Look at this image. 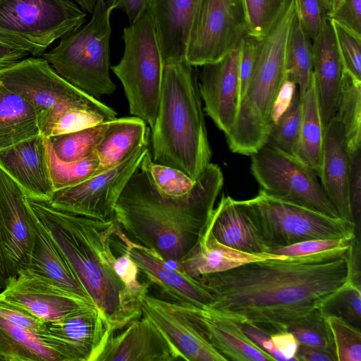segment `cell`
I'll list each match as a JSON object with an SVG mask.
<instances>
[{
	"instance_id": "7c38bea8",
	"label": "cell",
	"mask_w": 361,
	"mask_h": 361,
	"mask_svg": "<svg viewBox=\"0 0 361 361\" xmlns=\"http://www.w3.org/2000/svg\"><path fill=\"white\" fill-rule=\"evenodd\" d=\"M246 31L244 0H200L185 58L192 66L219 61L237 47Z\"/></svg>"
},
{
	"instance_id": "6da1fadb",
	"label": "cell",
	"mask_w": 361,
	"mask_h": 361,
	"mask_svg": "<svg viewBox=\"0 0 361 361\" xmlns=\"http://www.w3.org/2000/svg\"><path fill=\"white\" fill-rule=\"evenodd\" d=\"M355 243L311 255L252 262L196 278L212 297L208 307L271 334L324 307L350 280L360 281Z\"/></svg>"
},
{
	"instance_id": "6125c7cd",
	"label": "cell",
	"mask_w": 361,
	"mask_h": 361,
	"mask_svg": "<svg viewBox=\"0 0 361 361\" xmlns=\"http://www.w3.org/2000/svg\"><path fill=\"white\" fill-rule=\"evenodd\" d=\"M287 1H289V0H286Z\"/></svg>"
},
{
	"instance_id": "3957f363",
	"label": "cell",
	"mask_w": 361,
	"mask_h": 361,
	"mask_svg": "<svg viewBox=\"0 0 361 361\" xmlns=\"http://www.w3.org/2000/svg\"><path fill=\"white\" fill-rule=\"evenodd\" d=\"M31 210L66 257L105 319L111 333L142 315L128 298L114 268L110 243L118 228L114 219L101 221L53 207L47 200L26 197Z\"/></svg>"
},
{
	"instance_id": "60d3db41",
	"label": "cell",
	"mask_w": 361,
	"mask_h": 361,
	"mask_svg": "<svg viewBox=\"0 0 361 361\" xmlns=\"http://www.w3.org/2000/svg\"><path fill=\"white\" fill-rule=\"evenodd\" d=\"M326 318L333 335L337 361H360V330L340 316L327 314Z\"/></svg>"
},
{
	"instance_id": "b9f144b4",
	"label": "cell",
	"mask_w": 361,
	"mask_h": 361,
	"mask_svg": "<svg viewBox=\"0 0 361 361\" xmlns=\"http://www.w3.org/2000/svg\"><path fill=\"white\" fill-rule=\"evenodd\" d=\"M330 20L344 71L361 80V35L354 33L338 22Z\"/></svg>"
},
{
	"instance_id": "d590c367",
	"label": "cell",
	"mask_w": 361,
	"mask_h": 361,
	"mask_svg": "<svg viewBox=\"0 0 361 361\" xmlns=\"http://www.w3.org/2000/svg\"><path fill=\"white\" fill-rule=\"evenodd\" d=\"M47 142V139H46ZM49 173L54 190L78 185L97 175L99 161L96 155L75 161H63L47 142Z\"/></svg>"
},
{
	"instance_id": "ba28073f",
	"label": "cell",
	"mask_w": 361,
	"mask_h": 361,
	"mask_svg": "<svg viewBox=\"0 0 361 361\" xmlns=\"http://www.w3.org/2000/svg\"><path fill=\"white\" fill-rule=\"evenodd\" d=\"M124 51L111 66L123 85L131 115L153 128L159 102L164 61L151 11L125 27Z\"/></svg>"
},
{
	"instance_id": "91938a15",
	"label": "cell",
	"mask_w": 361,
	"mask_h": 361,
	"mask_svg": "<svg viewBox=\"0 0 361 361\" xmlns=\"http://www.w3.org/2000/svg\"><path fill=\"white\" fill-rule=\"evenodd\" d=\"M76 4L86 13H91L98 0H74Z\"/></svg>"
},
{
	"instance_id": "5b68a950",
	"label": "cell",
	"mask_w": 361,
	"mask_h": 361,
	"mask_svg": "<svg viewBox=\"0 0 361 361\" xmlns=\"http://www.w3.org/2000/svg\"><path fill=\"white\" fill-rule=\"evenodd\" d=\"M295 13V0H289L267 35L256 40L251 73L235 123L226 135L233 153L251 156L268 141L273 127V107L288 79L286 47Z\"/></svg>"
},
{
	"instance_id": "74e56055",
	"label": "cell",
	"mask_w": 361,
	"mask_h": 361,
	"mask_svg": "<svg viewBox=\"0 0 361 361\" xmlns=\"http://www.w3.org/2000/svg\"><path fill=\"white\" fill-rule=\"evenodd\" d=\"M324 307L316 308L293 323L287 329L300 344L335 350L333 335Z\"/></svg>"
},
{
	"instance_id": "83f0119b",
	"label": "cell",
	"mask_w": 361,
	"mask_h": 361,
	"mask_svg": "<svg viewBox=\"0 0 361 361\" xmlns=\"http://www.w3.org/2000/svg\"><path fill=\"white\" fill-rule=\"evenodd\" d=\"M212 234L222 244L252 254L271 253L239 200L222 195L208 223Z\"/></svg>"
},
{
	"instance_id": "681fc988",
	"label": "cell",
	"mask_w": 361,
	"mask_h": 361,
	"mask_svg": "<svg viewBox=\"0 0 361 361\" xmlns=\"http://www.w3.org/2000/svg\"><path fill=\"white\" fill-rule=\"evenodd\" d=\"M329 18L361 35V0H342Z\"/></svg>"
},
{
	"instance_id": "7a4b0ae2",
	"label": "cell",
	"mask_w": 361,
	"mask_h": 361,
	"mask_svg": "<svg viewBox=\"0 0 361 361\" xmlns=\"http://www.w3.org/2000/svg\"><path fill=\"white\" fill-rule=\"evenodd\" d=\"M223 185L220 167L209 163L189 193L169 197L157 188L141 162L116 203L114 219L133 243L180 262L204 231Z\"/></svg>"
},
{
	"instance_id": "8fae6325",
	"label": "cell",
	"mask_w": 361,
	"mask_h": 361,
	"mask_svg": "<svg viewBox=\"0 0 361 361\" xmlns=\"http://www.w3.org/2000/svg\"><path fill=\"white\" fill-rule=\"evenodd\" d=\"M250 170L260 190L268 195L340 217L316 173L294 155L264 145L251 155Z\"/></svg>"
},
{
	"instance_id": "bcb514c9",
	"label": "cell",
	"mask_w": 361,
	"mask_h": 361,
	"mask_svg": "<svg viewBox=\"0 0 361 361\" xmlns=\"http://www.w3.org/2000/svg\"><path fill=\"white\" fill-rule=\"evenodd\" d=\"M355 240V238L311 239L278 248L271 253L286 257L311 255L333 249L347 247L353 245Z\"/></svg>"
},
{
	"instance_id": "7dc6e473",
	"label": "cell",
	"mask_w": 361,
	"mask_h": 361,
	"mask_svg": "<svg viewBox=\"0 0 361 361\" xmlns=\"http://www.w3.org/2000/svg\"><path fill=\"white\" fill-rule=\"evenodd\" d=\"M106 121H109L96 112L85 109H73L59 119L52 136L79 130Z\"/></svg>"
},
{
	"instance_id": "9a60e30c",
	"label": "cell",
	"mask_w": 361,
	"mask_h": 361,
	"mask_svg": "<svg viewBox=\"0 0 361 361\" xmlns=\"http://www.w3.org/2000/svg\"><path fill=\"white\" fill-rule=\"evenodd\" d=\"M34 218L24 191L0 167V233L11 278L29 266Z\"/></svg>"
},
{
	"instance_id": "9f6ffc18",
	"label": "cell",
	"mask_w": 361,
	"mask_h": 361,
	"mask_svg": "<svg viewBox=\"0 0 361 361\" xmlns=\"http://www.w3.org/2000/svg\"><path fill=\"white\" fill-rule=\"evenodd\" d=\"M296 89L295 84L289 79H287L283 85L273 107V126L290 104Z\"/></svg>"
},
{
	"instance_id": "c3c4849f",
	"label": "cell",
	"mask_w": 361,
	"mask_h": 361,
	"mask_svg": "<svg viewBox=\"0 0 361 361\" xmlns=\"http://www.w3.org/2000/svg\"><path fill=\"white\" fill-rule=\"evenodd\" d=\"M348 190L352 212L357 224L361 210V148L349 154Z\"/></svg>"
},
{
	"instance_id": "11a10c76",
	"label": "cell",
	"mask_w": 361,
	"mask_h": 361,
	"mask_svg": "<svg viewBox=\"0 0 361 361\" xmlns=\"http://www.w3.org/2000/svg\"><path fill=\"white\" fill-rule=\"evenodd\" d=\"M295 358L300 361H337L334 350L300 343L295 353Z\"/></svg>"
},
{
	"instance_id": "6f0895ef",
	"label": "cell",
	"mask_w": 361,
	"mask_h": 361,
	"mask_svg": "<svg viewBox=\"0 0 361 361\" xmlns=\"http://www.w3.org/2000/svg\"><path fill=\"white\" fill-rule=\"evenodd\" d=\"M29 56V54L23 49L0 40V68L18 61Z\"/></svg>"
},
{
	"instance_id": "94428289",
	"label": "cell",
	"mask_w": 361,
	"mask_h": 361,
	"mask_svg": "<svg viewBox=\"0 0 361 361\" xmlns=\"http://www.w3.org/2000/svg\"><path fill=\"white\" fill-rule=\"evenodd\" d=\"M327 11L329 16L337 8L342 0H322Z\"/></svg>"
},
{
	"instance_id": "277c9868",
	"label": "cell",
	"mask_w": 361,
	"mask_h": 361,
	"mask_svg": "<svg viewBox=\"0 0 361 361\" xmlns=\"http://www.w3.org/2000/svg\"><path fill=\"white\" fill-rule=\"evenodd\" d=\"M152 130V159L196 180L212 150L193 66L186 58L164 62L158 111Z\"/></svg>"
},
{
	"instance_id": "44dd1931",
	"label": "cell",
	"mask_w": 361,
	"mask_h": 361,
	"mask_svg": "<svg viewBox=\"0 0 361 361\" xmlns=\"http://www.w3.org/2000/svg\"><path fill=\"white\" fill-rule=\"evenodd\" d=\"M44 322L0 298V361H61L39 336Z\"/></svg>"
},
{
	"instance_id": "f546056e",
	"label": "cell",
	"mask_w": 361,
	"mask_h": 361,
	"mask_svg": "<svg viewBox=\"0 0 361 361\" xmlns=\"http://www.w3.org/2000/svg\"><path fill=\"white\" fill-rule=\"evenodd\" d=\"M148 138L147 123L139 117L116 118L110 121L94 152L99 161L97 174L123 162L147 142Z\"/></svg>"
},
{
	"instance_id": "680465c9",
	"label": "cell",
	"mask_w": 361,
	"mask_h": 361,
	"mask_svg": "<svg viewBox=\"0 0 361 361\" xmlns=\"http://www.w3.org/2000/svg\"><path fill=\"white\" fill-rule=\"evenodd\" d=\"M11 278L10 268L0 233V292L6 287Z\"/></svg>"
},
{
	"instance_id": "52a82bcc",
	"label": "cell",
	"mask_w": 361,
	"mask_h": 361,
	"mask_svg": "<svg viewBox=\"0 0 361 361\" xmlns=\"http://www.w3.org/2000/svg\"><path fill=\"white\" fill-rule=\"evenodd\" d=\"M0 82L27 101L35 111L39 133L48 138L59 119L73 109L96 112L107 121L116 111L60 76L43 57L27 56L0 68Z\"/></svg>"
},
{
	"instance_id": "f907efd6",
	"label": "cell",
	"mask_w": 361,
	"mask_h": 361,
	"mask_svg": "<svg viewBox=\"0 0 361 361\" xmlns=\"http://www.w3.org/2000/svg\"><path fill=\"white\" fill-rule=\"evenodd\" d=\"M256 39L245 35L241 42L239 75L240 98L248 82L255 54Z\"/></svg>"
},
{
	"instance_id": "836d02e7",
	"label": "cell",
	"mask_w": 361,
	"mask_h": 361,
	"mask_svg": "<svg viewBox=\"0 0 361 361\" xmlns=\"http://www.w3.org/2000/svg\"><path fill=\"white\" fill-rule=\"evenodd\" d=\"M341 123L348 153L361 146V80L344 71L337 111L335 116Z\"/></svg>"
},
{
	"instance_id": "1f68e13d",
	"label": "cell",
	"mask_w": 361,
	"mask_h": 361,
	"mask_svg": "<svg viewBox=\"0 0 361 361\" xmlns=\"http://www.w3.org/2000/svg\"><path fill=\"white\" fill-rule=\"evenodd\" d=\"M324 127L313 77L302 97V119L293 155L319 176L322 164Z\"/></svg>"
},
{
	"instance_id": "7402d4cb",
	"label": "cell",
	"mask_w": 361,
	"mask_h": 361,
	"mask_svg": "<svg viewBox=\"0 0 361 361\" xmlns=\"http://www.w3.org/2000/svg\"><path fill=\"white\" fill-rule=\"evenodd\" d=\"M142 314L149 318L188 361H227L169 300L148 294L141 299Z\"/></svg>"
},
{
	"instance_id": "9c48e42d",
	"label": "cell",
	"mask_w": 361,
	"mask_h": 361,
	"mask_svg": "<svg viewBox=\"0 0 361 361\" xmlns=\"http://www.w3.org/2000/svg\"><path fill=\"white\" fill-rule=\"evenodd\" d=\"M239 202L271 253L307 240L356 237L353 221L274 198L261 190L253 198Z\"/></svg>"
},
{
	"instance_id": "f35d334b",
	"label": "cell",
	"mask_w": 361,
	"mask_h": 361,
	"mask_svg": "<svg viewBox=\"0 0 361 361\" xmlns=\"http://www.w3.org/2000/svg\"><path fill=\"white\" fill-rule=\"evenodd\" d=\"M286 0H244L246 35L256 40L263 38L274 25L287 4Z\"/></svg>"
},
{
	"instance_id": "d6986e66",
	"label": "cell",
	"mask_w": 361,
	"mask_h": 361,
	"mask_svg": "<svg viewBox=\"0 0 361 361\" xmlns=\"http://www.w3.org/2000/svg\"><path fill=\"white\" fill-rule=\"evenodd\" d=\"M170 302L226 360H274L257 346L245 334L241 324L232 318L208 306L200 308Z\"/></svg>"
},
{
	"instance_id": "2e32d148",
	"label": "cell",
	"mask_w": 361,
	"mask_h": 361,
	"mask_svg": "<svg viewBox=\"0 0 361 361\" xmlns=\"http://www.w3.org/2000/svg\"><path fill=\"white\" fill-rule=\"evenodd\" d=\"M116 236L137 264L140 272L169 298V301L200 308L211 303L212 297L204 286L196 277L183 271L180 262L166 261L151 250L133 243L121 229Z\"/></svg>"
},
{
	"instance_id": "8992f818",
	"label": "cell",
	"mask_w": 361,
	"mask_h": 361,
	"mask_svg": "<svg viewBox=\"0 0 361 361\" xmlns=\"http://www.w3.org/2000/svg\"><path fill=\"white\" fill-rule=\"evenodd\" d=\"M113 10L106 1L98 0L90 21L42 56L66 81L97 99L116 89L109 73Z\"/></svg>"
},
{
	"instance_id": "e575fe53",
	"label": "cell",
	"mask_w": 361,
	"mask_h": 361,
	"mask_svg": "<svg viewBox=\"0 0 361 361\" xmlns=\"http://www.w3.org/2000/svg\"><path fill=\"white\" fill-rule=\"evenodd\" d=\"M109 121L79 130L51 136L47 139L55 155L63 161H75L96 155Z\"/></svg>"
},
{
	"instance_id": "8d00e7d4",
	"label": "cell",
	"mask_w": 361,
	"mask_h": 361,
	"mask_svg": "<svg viewBox=\"0 0 361 361\" xmlns=\"http://www.w3.org/2000/svg\"><path fill=\"white\" fill-rule=\"evenodd\" d=\"M302 119V98L295 91L288 109L274 124L265 145L293 155Z\"/></svg>"
},
{
	"instance_id": "ac0fdd59",
	"label": "cell",
	"mask_w": 361,
	"mask_h": 361,
	"mask_svg": "<svg viewBox=\"0 0 361 361\" xmlns=\"http://www.w3.org/2000/svg\"><path fill=\"white\" fill-rule=\"evenodd\" d=\"M241 42L219 61L201 66L199 75L198 87L204 110L225 135L233 126L240 105Z\"/></svg>"
},
{
	"instance_id": "ab89813d",
	"label": "cell",
	"mask_w": 361,
	"mask_h": 361,
	"mask_svg": "<svg viewBox=\"0 0 361 361\" xmlns=\"http://www.w3.org/2000/svg\"><path fill=\"white\" fill-rule=\"evenodd\" d=\"M142 163L148 171L157 188L164 195L180 197L190 192L195 181L183 171L166 165L154 163L149 151Z\"/></svg>"
},
{
	"instance_id": "f6af8a7d",
	"label": "cell",
	"mask_w": 361,
	"mask_h": 361,
	"mask_svg": "<svg viewBox=\"0 0 361 361\" xmlns=\"http://www.w3.org/2000/svg\"><path fill=\"white\" fill-rule=\"evenodd\" d=\"M295 4L300 23L312 41L329 18L328 11L322 0H295Z\"/></svg>"
},
{
	"instance_id": "cb8c5ba5",
	"label": "cell",
	"mask_w": 361,
	"mask_h": 361,
	"mask_svg": "<svg viewBox=\"0 0 361 361\" xmlns=\"http://www.w3.org/2000/svg\"><path fill=\"white\" fill-rule=\"evenodd\" d=\"M312 42V77L324 130L336 116L344 72L334 27L329 18Z\"/></svg>"
},
{
	"instance_id": "f1b7e54d",
	"label": "cell",
	"mask_w": 361,
	"mask_h": 361,
	"mask_svg": "<svg viewBox=\"0 0 361 361\" xmlns=\"http://www.w3.org/2000/svg\"><path fill=\"white\" fill-rule=\"evenodd\" d=\"M285 257L273 253L252 254L231 248L218 241L207 224L197 244L180 264L183 271L197 277L228 271L252 262Z\"/></svg>"
},
{
	"instance_id": "ee69618b",
	"label": "cell",
	"mask_w": 361,
	"mask_h": 361,
	"mask_svg": "<svg viewBox=\"0 0 361 361\" xmlns=\"http://www.w3.org/2000/svg\"><path fill=\"white\" fill-rule=\"evenodd\" d=\"M123 255L115 258L114 268L124 284L130 300L135 305L141 307V299L147 294L149 284L138 280V267L128 252L123 247Z\"/></svg>"
},
{
	"instance_id": "484cf974",
	"label": "cell",
	"mask_w": 361,
	"mask_h": 361,
	"mask_svg": "<svg viewBox=\"0 0 361 361\" xmlns=\"http://www.w3.org/2000/svg\"><path fill=\"white\" fill-rule=\"evenodd\" d=\"M200 0H153L152 14L164 62L185 58Z\"/></svg>"
},
{
	"instance_id": "4dcf8cb0",
	"label": "cell",
	"mask_w": 361,
	"mask_h": 361,
	"mask_svg": "<svg viewBox=\"0 0 361 361\" xmlns=\"http://www.w3.org/2000/svg\"><path fill=\"white\" fill-rule=\"evenodd\" d=\"M39 135L32 105L0 82V150Z\"/></svg>"
},
{
	"instance_id": "5bb4252c",
	"label": "cell",
	"mask_w": 361,
	"mask_h": 361,
	"mask_svg": "<svg viewBox=\"0 0 361 361\" xmlns=\"http://www.w3.org/2000/svg\"><path fill=\"white\" fill-rule=\"evenodd\" d=\"M111 334L105 319L92 305L62 320L44 323L39 336L61 361H94Z\"/></svg>"
},
{
	"instance_id": "4316f807",
	"label": "cell",
	"mask_w": 361,
	"mask_h": 361,
	"mask_svg": "<svg viewBox=\"0 0 361 361\" xmlns=\"http://www.w3.org/2000/svg\"><path fill=\"white\" fill-rule=\"evenodd\" d=\"M33 232L30 264L26 269L64 291L94 305L66 257L35 215Z\"/></svg>"
},
{
	"instance_id": "4fadbf2b",
	"label": "cell",
	"mask_w": 361,
	"mask_h": 361,
	"mask_svg": "<svg viewBox=\"0 0 361 361\" xmlns=\"http://www.w3.org/2000/svg\"><path fill=\"white\" fill-rule=\"evenodd\" d=\"M149 151L147 141L118 165L78 185L54 190L48 202L70 214L101 221L114 219L122 190Z\"/></svg>"
},
{
	"instance_id": "db71d44e",
	"label": "cell",
	"mask_w": 361,
	"mask_h": 361,
	"mask_svg": "<svg viewBox=\"0 0 361 361\" xmlns=\"http://www.w3.org/2000/svg\"><path fill=\"white\" fill-rule=\"evenodd\" d=\"M276 349L283 356L286 361H296L295 353L300 343L289 331H281L270 334Z\"/></svg>"
},
{
	"instance_id": "30bf717a",
	"label": "cell",
	"mask_w": 361,
	"mask_h": 361,
	"mask_svg": "<svg viewBox=\"0 0 361 361\" xmlns=\"http://www.w3.org/2000/svg\"><path fill=\"white\" fill-rule=\"evenodd\" d=\"M85 17L74 0H0V40L42 57Z\"/></svg>"
},
{
	"instance_id": "f5cc1de1",
	"label": "cell",
	"mask_w": 361,
	"mask_h": 361,
	"mask_svg": "<svg viewBox=\"0 0 361 361\" xmlns=\"http://www.w3.org/2000/svg\"><path fill=\"white\" fill-rule=\"evenodd\" d=\"M153 0H107V4L113 8L123 11L130 24L138 20L144 13L149 11Z\"/></svg>"
},
{
	"instance_id": "603a6c76",
	"label": "cell",
	"mask_w": 361,
	"mask_h": 361,
	"mask_svg": "<svg viewBox=\"0 0 361 361\" xmlns=\"http://www.w3.org/2000/svg\"><path fill=\"white\" fill-rule=\"evenodd\" d=\"M0 167L19 185L26 197L48 200L54 191L46 137L41 135L0 150Z\"/></svg>"
},
{
	"instance_id": "ffe728a7",
	"label": "cell",
	"mask_w": 361,
	"mask_h": 361,
	"mask_svg": "<svg viewBox=\"0 0 361 361\" xmlns=\"http://www.w3.org/2000/svg\"><path fill=\"white\" fill-rule=\"evenodd\" d=\"M180 353L164 333L146 316L142 315L111 334L94 361H175Z\"/></svg>"
},
{
	"instance_id": "d4e9b609",
	"label": "cell",
	"mask_w": 361,
	"mask_h": 361,
	"mask_svg": "<svg viewBox=\"0 0 361 361\" xmlns=\"http://www.w3.org/2000/svg\"><path fill=\"white\" fill-rule=\"evenodd\" d=\"M319 177L323 190L339 216L355 222L348 190L349 153L343 126L336 116L324 130Z\"/></svg>"
},
{
	"instance_id": "e0dca14e",
	"label": "cell",
	"mask_w": 361,
	"mask_h": 361,
	"mask_svg": "<svg viewBox=\"0 0 361 361\" xmlns=\"http://www.w3.org/2000/svg\"><path fill=\"white\" fill-rule=\"evenodd\" d=\"M0 298L32 314L44 323L62 320L94 305L70 294L30 271L9 279Z\"/></svg>"
},
{
	"instance_id": "816d5d0a",
	"label": "cell",
	"mask_w": 361,
	"mask_h": 361,
	"mask_svg": "<svg viewBox=\"0 0 361 361\" xmlns=\"http://www.w3.org/2000/svg\"><path fill=\"white\" fill-rule=\"evenodd\" d=\"M240 324L245 334L257 346L270 355L274 360L286 361L283 356L276 349L269 334L250 323Z\"/></svg>"
},
{
	"instance_id": "7bdbcfd3",
	"label": "cell",
	"mask_w": 361,
	"mask_h": 361,
	"mask_svg": "<svg viewBox=\"0 0 361 361\" xmlns=\"http://www.w3.org/2000/svg\"><path fill=\"white\" fill-rule=\"evenodd\" d=\"M326 311L335 310L336 314L351 323H360L361 290L360 281L350 280L324 307Z\"/></svg>"
},
{
	"instance_id": "d6a6232c",
	"label": "cell",
	"mask_w": 361,
	"mask_h": 361,
	"mask_svg": "<svg viewBox=\"0 0 361 361\" xmlns=\"http://www.w3.org/2000/svg\"><path fill=\"white\" fill-rule=\"evenodd\" d=\"M286 65L288 79L295 84L302 98L312 79L313 51L312 40L305 32L296 11L287 43Z\"/></svg>"
}]
</instances>
